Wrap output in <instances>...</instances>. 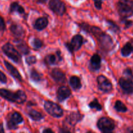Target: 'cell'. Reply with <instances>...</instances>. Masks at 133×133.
Returning a JSON list of instances; mask_svg holds the SVG:
<instances>
[{
    "instance_id": "obj_22",
    "label": "cell",
    "mask_w": 133,
    "mask_h": 133,
    "mask_svg": "<svg viewBox=\"0 0 133 133\" xmlns=\"http://www.w3.org/2000/svg\"><path fill=\"white\" fill-rule=\"evenodd\" d=\"M28 115L34 121H40L43 118V115L40 112L35 109H31L28 110Z\"/></svg>"
},
{
    "instance_id": "obj_4",
    "label": "cell",
    "mask_w": 133,
    "mask_h": 133,
    "mask_svg": "<svg viewBox=\"0 0 133 133\" xmlns=\"http://www.w3.org/2000/svg\"><path fill=\"white\" fill-rule=\"evenodd\" d=\"M44 109L49 115L54 118H61L63 116L64 111L61 106L52 101H45L44 103Z\"/></svg>"
},
{
    "instance_id": "obj_23",
    "label": "cell",
    "mask_w": 133,
    "mask_h": 133,
    "mask_svg": "<svg viewBox=\"0 0 133 133\" xmlns=\"http://www.w3.org/2000/svg\"><path fill=\"white\" fill-rule=\"evenodd\" d=\"M10 12H18L19 14H22L25 13V10L22 6L18 4V3L14 2L10 5Z\"/></svg>"
},
{
    "instance_id": "obj_9",
    "label": "cell",
    "mask_w": 133,
    "mask_h": 133,
    "mask_svg": "<svg viewBox=\"0 0 133 133\" xmlns=\"http://www.w3.org/2000/svg\"><path fill=\"white\" fill-rule=\"evenodd\" d=\"M97 83L98 84L99 89L102 92L109 93L112 90V84L110 81L105 75H101L97 77Z\"/></svg>"
},
{
    "instance_id": "obj_11",
    "label": "cell",
    "mask_w": 133,
    "mask_h": 133,
    "mask_svg": "<svg viewBox=\"0 0 133 133\" xmlns=\"http://www.w3.org/2000/svg\"><path fill=\"white\" fill-rule=\"evenodd\" d=\"M119 84L121 88L126 94H133V81L132 79L127 77H121L119 79Z\"/></svg>"
},
{
    "instance_id": "obj_25",
    "label": "cell",
    "mask_w": 133,
    "mask_h": 133,
    "mask_svg": "<svg viewBox=\"0 0 133 133\" xmlns=\"http://www.w3.org/2000/svg\"><path fill=\"white\" fill-rule=\"evenodd\" d=\"M107 22L108 25L109 27V29L110 31H112L114 32H116V33H118V32H119L120 31L119 26L116 23H114V22H112L111 20H107Z\"/></svg>"
},
{
    "instance_id": "obj_2",
    "label": "cell",
    "mask_w": 133,
    "mask_h": 133,
    "mask_svg": "<svg viewBox=\"0 0 133 133\" xmlns=\"http://www.w3.org/2000/svg\"><path fill=\"white\" fill-rule=\"evenodd\" d=\"M0 96L7 101L12 103H16L18 104L23 103L27 99L25 93L20 90L16 92H12L9 90L0 89Z\"/></svg>"
},
{
    "instance_id": "obj_17",
    "label": "cell",
    "mask_w": 133,
    "mask_h": 133,
    "mask_svg": "<svg viewBox=\"0 0 133 133\" xmlns=\"http://www.w3.org/2000/svg\"><path fill=\"white\" fill-rule=\"evenodd\" d=\"M48 25V19L46 17H40L38 18L35 22L34 28L37 31H42L46 28Z\"/></svg>"
},
{
    "instance_id": "obj_36",
    "label": "cell",
    "mask_w": 133,
    "mask_h": 133,
    "mask_svg": "<svg viewBox=\"0 0 133 133\" xmlns=\"http://www.w3.org/2000/svg\"><path fill=\"white\" fill-rule=\"evenodd\" d=\"M43 132H44V133H53L54 132H53V131H52L51 129L48 128V129H46L44 130V131H43Z\"/></svg>"
},
{
    "instance_id": "obj_37",
    "label": "cell",
    "mask_w": 133,
    "mask_h": 133,
    "mask_svg": "<svg viewBox=\"0 0 133 133\" xmlns=\"http://www.w3.org/2000/svg\"><path fill=\"white\" fill-rule=\"evenodd\" d=\"M5 132L3 129V126L2 123H0V133H2Z\"/></svg>"
},
{
    "instance_id": "obj_31",
    "label": "cell",
    "mask_w": 133,
    "mask_h": 133,
    "mask_svg": "<svg viewBox=\"0 0 133 133\" xmlns=\"http://www.w3.org/2000/svg\"><path fill=\"white\" fill-rule=\"evenodd\" d=\"M25 61H26V62H27L29 65H31V64H33L36 63V57L34 55L29 56V57H27V58H26Z\"/></svg>"
},
{
    "instance_id": "obj_16",
    "label": "cell",
    "mask_w": 133,
    "mask_h": 133,
    "mask_svg": "<svg viewBox=\"0 0 133 133\" xmlns=\"http://www.w3.org/2000/svg\"><path fill=\"white\" fill-rule=\"evenodd\" d=\"M101 58L98 54H94L90 58V69L92 71H96L99 70L101 68Z\"/></svg>"
},
{
    "instance_id": "obj_10",
    "label": "cell",
    "mask_w": 133,
    "mask_h": 133,
    "mask_svg": "<svg viewBox=\"0 0 133 133\" xmlns=\"http://www.w3.org/2000/svg\"><path fill=\"white\" fill-rule=\"evenodd\" d=\"M23 121V117L19 113L17 112L12 113L7 122V127L9 129H17L18 125L22 123Z\"/></svg>"
},
{
    "instance_id": "obj_29",
    "label": "cell",
    "mask_w": 133,
    "mask_h": 133,
    "mask_svg": "<svg viewBox=\"0 0 133 133\" xmlns=\"http://www.w3.org/2000/svg\"><path fill=\"white\" fill-rule=\"evenodd\" d=\"M32 45L35 49H38L43 46V42L40 39L35 38L32 42Z\"/></svg>"
},
{
    "instance_id": "obj_24",
    "label": "cell",
    "mask_w": 133,
    "mask_h": 133,
    "mask_svg": "<svg viewBox=\"0 0 133 133\" xmlns=\"http://www.w3.org/2000/svg\"><path fill=\"white\" fill-rule=\"evenodd\" d=\"M114 109H116L117 112H125L127 111V108L125 106L124 103H122V101H117L115 103V105H114Z\"/></svg>"
},
{
    "instance_id": "obj_30",
    "label": "cell",
    "mask_w": 133,
    "mask_h": 133,
    "mask_svg": "<svg viewBox=\"0 0 133 133\" xmlns=\"http://www.w3.org/2000/svg\"><path fill=\"white\" fill-rule=\"evenodd\" d=\"M123 75L124 76H125V77L129 78V79H133V73L132 70L129 68H126L125 70L123 71Z\"/></svg>"
},
{
    "instance_id": "obj_13",
    "label": "cell",
    "mask_w": 133,
    "mask_h": 133,
    "mask_svg": "<svg viewBox=\"0 0 133 133\" xmlns=\"http://www.w3.org/2000/svg\"><path fill=\"white\" fill-rule=\"evenodd\" d=\"M52 78L58 83H64L66 81V75L59 68H54L51 71Z\"/></svg>"
},
{
    "instance_id": "obj_18",
    "label": "cell",
    "mask_w": 133,
    "mask_h": 133,
    "mask_svg": "<svg viewBox=\"0 0 133 133\" xmlns=\"http://www.w3.org/2000/svg\"><path fill=\"white\" fill-rule=\"evenodd\" d=\"M4 63H5V66H6V69H7L8 71H9V73H10L14 78H16V79L19 80V81H22V76H21L20 74L19 73V71H18V70H17L14 66H12L11 64L9 63V62H7V61H5Z\"/></svg>"
},
{
    "instance_id": "obj_38",
    "label": "cell",
    "mask_w": 133,
    "mask_h": 133,
    "mask_svg": "<svg viewBox=\"0 0 133 133\" xmlns=\"http://www.w3.org/2000/svg\"><path fill=\"white\" fill-rule=\"evenodd\" d=\"M38 1L40 3H45L47 0H38Z\"/></svg>"
},
{
    "instance_id": "obj_21",
    "label": "cell",
    "mask_w": 133,
    "mask_h": 133,
    "mask_svg": "<svg viewBox=\"0 0 133 133\" xmlns=\"http://www.w3.org/2000/svg\"><path fill=\"white\" fill-rule=\"evenodd\" d=\"M70 86L72 87L73 89L74 90H79L82 87L80 78L77 76H75V75L71 76V77H70Z\"/></svg>"
},
{
    "instance_id": "obj_14",
    "label": "cell",
    "mask_w": 133,
    "mask_h": 133,
    "mask_svg": "<svg viewBox=\"0 0 133 133\" xmlns=\"http://www.w3.org/2000/svg\"><path fill=\"white\" fill-rule=\"evenodd\" d=\"M61 59H62V58H61V52H60V51H57V53H56V55H48L45 57L44 62H45V63L47 65L51 66V65L57 64L59 61H61Z\"/></svg>"
},
{
    "instance_id": "obj_7",
    "label": "cell",
    "mask_w": 133,
    "mask_h": 133,
    "mask_svg": "<svg viewBox=\"0 0 133 133\" xmlns=\"http://www.w3.org/2000/svg\"><path fill=\"white\" fill-rule=\"evenodd\" d=\"M83 37L81 35H75L71 38L70 42L66 44V47L71 53L80 49L83 44Z\"/></svg>"
},
{
    "instance_id": "obj_3",
    "label": "cell",
    "mask_w": 133,
    "mask_h": 133,
    "mask_svg": "<svg viewBox=\"0 0 133 133\" xmlns=\"http://www.w3.org/2000/svg\"><path fill=\"white\" fill-rule=\"evenodd\" d=\"M117 9L122 19L130 18L133 15V1L119 0L117 4Z\"/></svg>"
},
{
    "instance_id": "obj_27",
    "label": "cell",
    "mask_w": 133,
    "mask_h": 133,
    "mask_svg": "<svg viewBox=\"0 0 133 133\" xmlns=\"http://www.w3.org/2000/svg\"><path fill=\"white\" fill-rule=\"evenodd\" d=\"M31 79L34 81L38 82L42 79V76L36 70L32 69L31 71Z\"/></svg>"
},
{
    "instance_id": "obj_28",
    "label": "cell",
    "mask_w": 133,
    "mask_h": 133,
    "mask_svg": "<svg viewBox=\"0 0 133 133\" xmlns=\"http://www.w3.org/2000/svg\"><path fill=\"white\" fill-rule=\"evenodd\" d=\"M18 49L24 55H27L29 53V48L25 43H20V44L17 45Z\"/></svg>"
},
{
    "instance_id": "obj_32",
    "label": "cell",
    "mask_w": 133,
    "mask_h": 133,
    "mask_svg": "<svg viewBox=\"0 0 133 133\" xmlns=\"http://www.w3.org/2000/svg\"><path fill=\"white\" fill-rule=\"evenodd\" d=\"M5 29V23L3 18L0 16V32H3Z\"/></svg>"
},
{
    "instance_id": "obj_6",
    "label": "cell",
    "mask_w": 133,
    "mask_h": 133,
    "mask_svg": "<svg viewBox=\"0 0 133 133\" xmlns=\"http://www.w3.org/2000/svg\"><path fill=\"white\" fill-rule=\"evenodd\" d=\"M2 50L3 51V53L9 58L12 60L14 62H16V63H19L21 61L22 57H21L20 54L18 52V51H17L14 48L13 45H12L10 43H6V44H5L2 47Z\"/></svg>"
},
{
    "instance_id": "obj_1",
    "label": "cell",
    "mask_w": 133,
    "mask_h": 133,
    "mask_svg": "<svg viewBox=\"0 0 133 133\" xmlns=\"http://www.w3.org/2000/svg\"><path fill=\"white\" fill-rule=\"evenodd\" d=\"M88 32L93 35L99 42L101 48L105 51H110L114 48V42L109 35L103 32L101 29L96 26H90Z\"/></svg>"
},
{
    "instance_id": "obj_26",
    "label": "cell",
    "mask_w": 133,
    "mask_h": 133,
    "mask_svg": "<svg viewBox=\"0 0 133 133\" xmlns=\"http://www.w3.org/2000/svg\"><path fill=\"white\" fill-rule=\"evenodd\" d=\"M88 106L90 107V108L92 109H96V110H101L102 109V106H101V104L99 103V101H97V99H94L93 101H91L89 103Z\"/></svg>"
},
{
    "instance_id": "obj_34",
    "label": "cell",
    "mask_w": 133,
    "mask_h": 133,
    "mask_svg": "<svg viewBox=\"0 0 133 133\" xmlns=\"http://www.w3.org/2000/svg\"><path fill=\"white\" fill-rule=\"evenodd\" d=\"M123 19V23H124L125 27L126 29L129 28V27H130L132 25L133 22L132 21L126 19V18H124V19Z\"/></svg>"
},
{
    "instance_id": "obj_5",
    "label": "cell",
    "mask_w": 133,
    "mask_h": 133,
    "mask_svg": "<svg viewBox=\"0 0 133 133\" xmlns=\"http://www.w3.org/2000/svg\"><path fill=\"white\" fill-rule=\"evenodd\" d=\"M99 129L102 132L107 133L112 132L115 129V123L112 119L107 117H102L97 123Z\"/></svg>"
},
{
    "instance_id": "obj_35",
    "label": "cell",
    "mask_w": 133,
    "mask_h": 133,
    "mask_svg": "<svg viewBox=\"0 0 133 133\" xmlns=\"http://www.w3.org/2000/svg\"><path fill=\"white\" fill-rule=\"evenodd\" d=\"M7 79H6V77L3 73L1 71H0V82L2 83H6Z\"/></svg>"
},
{
    "instance_id": "obj_12",
    "label": "cell",
    "mask_w": 133,
    "mask_h": 133,
    "mask_svg": "<svg viewBox=\"0 0 133 133\" xmlns=\"http://www.w3.org/2000/svg\"><path fill=\"white\" fill-rule=\"evenodd\" d=\"M71 90H70V88L67 87L62 86V87H60L57 90V99H58V101L62 102V101H64L66 99L68 98L71 96Z\"/></svg>"
},
{
    "instance_id": "obj_15",
    "label": "cell",
    "mask_w": 133,
    "mask_h": 133,
    "mask_svg": "<svg viewBox=\"0 0 133 133\" xmlns=\"http://www.w3.org/2000/svg\"><path fill=\"white\" fill-rule=\"evenodd\" d=\"M83 116L79 112H72L66 118V122L68 124L74 126L77 123L83 119Z\"/></svg>"
},
{
    "instance_id": "obj_20",
    "label": "cell",
    "mask_w": 133,
    "mask_h": 133,
    "mask_svg": "<svg viewBox=\"0 0 133 133\" xmlns=\"http://www.w3.org/2000/svg\"><path fill=\"white\" fill-rule=\"evenodd\" d=\"M122 55L124 57H128L133 53V44L131 42L126 43L124 46L121 49Z\"/></svg>"
},
{
    "instance_id": "obj_33",
    "label": "cell",
    "mask_w": 133,
    "mask_h": 133,
    "mask_svg": "<svg viewBox=\"0 0 133 133\" xmlns=\"http://www.w3.org/2000/svg\"><path fill=\"white\" fill-rule=\"evenodd\" d=\"M96 7L97 9H101L102 8L103 0H94Z\"/></svg>"
},
{
    "instance_id": "obj_19",
    "label": "cell",
    "mask_w": 133,
    "mask_h": 133,
    "mask_svg": "<svg viewBox=\"0 0 133 133\" xmlns=\"http://www.w3.org/2000/svg\"><path fill=\"white\" fill-rule=\"evenodd\" d=\"M10 31L17 38H21L24 35L25 31L23 27L18 24H12L10 27Z\"/></svg>"
},
{
    "instance_id": "obj_8",
    "label": "cell",
    "mask_w": 133,
    "mask_h": 133,
    "mask_svg": "<svg viewBox=\"0 0 133 133\" xmlns=\"http://www.w3.org/2000/svg\"><path fill=\"white\" fill-rule=\"evenodd\" d=\"M49 6L51 10L59 16H62L66 11V5L61 0H50Z\"/></svg>"
}]
</instances>
